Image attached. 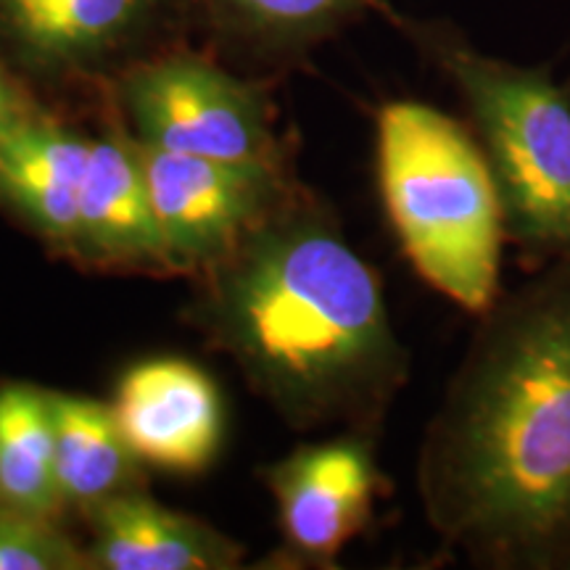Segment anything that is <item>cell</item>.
Wrapping results in <instances>:
<instances>
[{"mask_svg":"<svg viewBox=\"0 0 570 570\" xmlns=\"http://www.w3.org/2000/svg\"><path fill=\"white\" fill-rule=\"evenodd\" d=\"M431 529L481 568L570 570V262L502 291L417 458Z\"/></svg>","mask_w":570,"mask_h":570,"instance_id":"1","label":"cell"},{"mask_svg":"<svg viewBox=\"0 0 570 570\" xmlns=\"http://www.w3.org/2000/svg\"><path fill=\"white\" fill-rule=\"evenodd\" d=\"M202 273L196 325L285 420L375 431L410 356L381 277L323 204L285 194Z\"/></svg>","mask_w":570,"mask_h":570,"instance_id":"2","label":"cell"},{"mask_svg":"<svg viewBox=\"0 0 570 570\" xmlns=\"http://www.w3.org/2000/svg\"><path fill=\"white\" fill-rule=\"evenodd\" d=\"M386 17L465 104L494 180L504 240L533 267L570 262V90L547 67L494 59L446 21Z\"/></svg>","mask_w":570,"mask_h":570,"instance_id":"3","label":"cell"},{"mask_svg":"<svg viewBox=\"0 0 570 570\" xmlns=\"http://www.w3.org/2000/svg\"><path fill=\"white\" fill-rule=\"evenodd\" d=\"M377 185L399 246L428 285L481 315L502 294V212L470 125L423 101L375 117Z\"/></svg>","mask_w":570,"mask_h":570,"instance_id":"4","label":"cell"},{"mask_svg":"<svg viewBox=\"0 0 570 570\" xmlns=\"http://www.w3.org/2000/svg\"><path fill=\"white\" fill-rule=\"evenodd\" d=\"M142 146L206 159L281 164L262 85L196 53H156L114 77Z\"/></svg>","mask_w":570,"mask_h":570,"instance_id":"5","label":"cell"},{"mask_svg":"<svg viewBox=\"0 0 570 570\" xmlns=\"http://www.w3.org/2000/svg\"><path fill=\"white\" fill-rule=\"evenodd\" d=\"M138 148L156 225L175 269L209 267L288 194L281 164L169 154L140 140Z\"/></svg>","mask_w":570,"mask_h":570,"instance_id":"6","label":"cell"},{"mask_svg":"<svg viewBox=\"0 0 570 570\" xmlns=\"http://www.w3.org/2000/svg\"><path fill=\"white\" fill-rule=\"evenodd\" d=\"M177 6L185 0H0V35L35 75L90 80L146 59L138 51Z\"/></svg>","mask_w":570,"mask_h":570,"instance_id":"7","label":"cell"},{"mask_svg":"<svg viewBox=\"0 0 570 570\" xmlns=\"http://www.w3.org/2000/svg\"><path fill=\"white\" fill-rule=\"evenodd\" d=\"M265 481L275 494L285 541L312 566H331L367 529L375 499L386 487L367 431L298 446L267 468Z\"/></svg>","mask_w":570,"mask_h":570,"instance_id":"8","label":"cell"},{"mask_svg":"<svg viewBox=\"0 0 570 570\" xmlns=\"http://www.w3.org/2000/svg\"><path fill=\"white\" fill-rule=\"evenodd\" d=\"M114 415L142 462L177 475L209 468L223 441L217 386L183 360H151L127 370Z\"/></svg>","mask_w":570,"mask_h":570,"instance_id":"9","label":"cell"},{"mask_svg":"<svg viewBox=\"0 0 570 570\" xmlns=\"http://www.w3.org/2000/svg\"><path fill=\"white\" fill-rule=\"evenodd\" d=\"M71 252L92 265L175 269L156 225L138 140L122 127L92 138Z\"/></svg>","mask_w":570,"mask_h":570,"instance_id":"10","label":"cell"},{"mask_svg":"<svg viewBox=\"0 0 570 570\" xmlns=\"http://www.w3.org/2000/svg\"><path fill=\"white\" fill-rule=\"evenodd\" d=\"M90 568L101 570H230L244 550L202 520L156 504L138 489L92 504Z\"/></svg>","mask_w":570,"mask_h":570,"instance_id":"11","label":"cell"},{"mask_svg":"<svg viewBox=\"0 0 570 570\" xmlns=\"http://www.w3.org/2000/svg\"><path fill=\"white\" fill-rule=\"evenodd\" d=\"M90 148L88 135L38 117L0 140V194L35 230L69 252Z\"/></svg>","mask_w":570,"mask_h":570,"instance_id":"12","label":"cell"},{"mask_svg":"<svg viewBox=\"0 0 570 570\" xmlns=\"http://www.w3.org/2000/svg\"><path fill=\"white\" fill-rule=\"evenodd\" d=\"M386 0H185L219 48L256 63L302 61Z\"/></svg>","mask_w":570,"mask_h":570,"instance_id":"13","label":"cell"},{"mask_svg":"<svg viewBox=\"0 0 570 570\" xmlns=\"http://www.w3.org/2000/svg\"><path fill=\"white\" fill-rule=\"evenodd\" d=\"M56 479L63 504L90 510L104 499L138 489V454L114 407L85 396L51 394Z\"/></svg>","mask_w":570,"mask_h":570,"instance_id":"14","label":"cell"},{"mask_svg":"<svg viewBox=\"0 0 570 570\" xmlns=\"http://www.w3.org/2000/svg\"><path fill=\"white\" fill-rule=\"evenodd\" d=\"M0 508L40 518L63 508L51 394L21 383L0 389Z\"/></svg>","mask_w":570,"mask_h":570,"instance_id":"15","label":"cell"},{"mask_svg":"<svg viewBox=\"0 0 570 570\" xmlns=\"http://www.w3.org/2000/svg\"><path fill=\"white\" fill-rule=\"evenodd\" d=\"M88 552L53 525V518L0 508V570H82Z\"/></svg>","mask_w":570,"mask_h":570,"instance_id":"16","label":"cell"},{"mask_svg":"<svg viewBox=\"0 0 570 570\" xmlns=\"http://www.w3.org/2000/svg\"><path fill=\"white\" fill-rule=\"evenodd\" d=\"M27 119H32V111L24 92L11 80L9 71L0 67V140L24 125Z\"/></svg>","mask_w":570,"mask_h":570,"instance_id":"17","label":"cell"},{"mask_svg":"<svg viewBox=\"0 0 570 570\" xmlns=\"http://www.w3.org/2000/svg\"><path fill=\"white\" fill-rule=\"evenodd\" d=\"M566 88H568V90H570V80H568V82H566Z\"/></svg>","mask_w":570,"mask_h":570,"instance_id":"18","label":"cell"}]
</instances>
